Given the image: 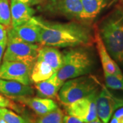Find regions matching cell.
Wrapping results in <instances>:
<instances>
[{
    "instance_id": "6da1fadb",
    "label": "cell",
    "mask_w": 123,
    "mask_h": 123,
    "mask_svg": "<svg viewBox=\"0 0 123 123\" xmlns=\"http://www.w3.org/2000/svg\"><path fill=\"white\" fill-rule=\"evenodd\" d=\"M40 28L39 44L55 48L75 47L92 44L90 30L75 23H49L34 17Z\"/></svg>"
},
{
    "instance_id": "7a4b0ae2",
    "label": "cell",
    "mask_w": 123,
    "mask_h": 123,
    "mask_svg": "<svg viewBox=\"0 0 123 123\" xmlns=\"http://www.w3.org/2000/svg\"><path fill=\"white\" fill-rule=\"evenodd\" d=\"M92 66V59L87 51L81 49H70L63 54L62 66L56 74L59 79L65 82L68 79L86 75Z\"/></svg>"
},
{
    "instance_id": "3957f363",
    "label": "cell",
    "mask_w": 123,
    "mask_h": 123,
    "mask_svg": "<svg viewBox=\"0 0 123 123\" xmlns=\"http://www.w3.org/2000/svg\"><path fill=\"white\" fill-rule=\"evenodd\" d=\"M100 35L107 50L118 62L123 50V12H118L107 18L100 29Z\"/></svg>"
},
{
    "instance_id": "277c9868",
    "label": "cell",
    "mask_w": 123,
    "mask_h": 123,
    "mask_svg": "<svg viewBox=\"0 0 123 123\" xmlns=\"http://www.w3.org/2000/svg\"><path fill=\"white\" fill-rule=\"evenodd\" d=\"M98 82L92 76H80L66 80L57 97L64 106L81 99L97 90Z\"/></svg>"
},
{
    "instance_id": "5b68a950",
    "label": "cell",
    "mask_w": 123,
    "mask_h": 123,
    "mask_svg": "<svg viewBox=\"0 0 123 123\" xmlns=\"http://www.w3.org/2000/svg\"><path fill=\"white\" fill-rule=\"evenodd\" d=\"M40 44L29 43L17 38L10 28L3 61L35 62Z\"/></svg>"
},
{
    "instance_id": "8992f818",
    "label": "cell",
    "mask_w": 123,
    "mask_h": 123,
    "mask_svg": "<svg viewBox=\"0 0 123 123\" xmlns=\"http://www.w3.org/2000/svg\"><path fill=\"white\" fill-rule=\"evenodd\" d=\"M97 94V90L88 96L65 106L66 112L84 123H89L98 119L96 105Z\"/></svg>"
},
{
    "instance_id": "52a82bcc",
    "label": "cell",
    "mask_w": 123,
    "mask_h": 123,
    "mask_svg": "<svg viewBox=\"0 0 123 123\" xmlns=\"http://www.w3.org/2000/svg\"><path fill=\"white\" fill-rule=\"evenodd\" d=\"M35 62L3 61L0 66V79L17 81L30 86L31 73Z\"/></svg>"
},
{
    "instance_id": "ba28073f",
    "label": "cell",
    "mask_w": 123,
    "mask_h": 123,
    "mask_svg": "<svg viewBox=\"0 0 123 123\" xmlns=\"http://www.w3.org/2000/svg\"><path fill=\"white\" fill-rule=\"evenodd\" d=\"M96 105L98 118L103 123H109L115 111L123 107V98L116 97L106 86H102L97 94Z\"/></svg>"
},
{
    "instance_id": "9c48e42d",
    "label": "cell",
    "mask_w": 123,
    "mask_h": 123,
    "mask_svg": "<svg viewBox=\"0 0 123 123\" xmlns=\"http://www.w3.org/2000/svg\"><path fill=\"white\" fill-rule=\"evenodd\" d=\"M44 7L50 13L82 20L83 8L80 0H45Z\"/></svg>"
},
{
    "instance_id": "30bf717a",
    "label": "cell",
    "mask_w": 123,
    "mask_h": 123,
    "mask_svg": "<svg viewBox=\"0 0 123 123\" xmlns=\"http://www.w3.org/2000/svg\"><path fill=\"white\" fill-rule=\"evenodd\" d=\"M10 99L17 101L22 105L27 106L39 116L49 114L58 107L57 103L52 98H48L23 96L13 97Z\"/></svg>"
},
{
    "instance_id": "8fae6325",
    "label": "cell",
    "mask_w": 123,
    "mask_h": 123,
    "mask_svg": "<svg viewBox=\"0 0 123 123\" xmlns=\"http://www.w3.org/2000/svg\"><path fill=\"white\" fill-rule=\"evenodd\" d=\"M94 40L96 43L97 51L100 57L103 72L117 76H123L122 70H120L117 63L113 59V57L110 55L108 51L107 50L103 42V40L101 38L99 31H97L95 32Z\"/></svg>"
},
{
    "instance_id": "7c38bea8",
    "label": "cell",
    "mask_w": 123,
    "mask_h": 123,
    "mask_svg": "<svg viewBox=\"0 0 123 123\" xmlns=\"http://www.w3.org/2000/svg\"><path fill=\"white\" fill-rule=\"evenodd\" d=\"M10 29L14 34L23 41L29 43H39L40 28L34 17L27 22Z\"/></svg>"
},
{
    "instance_id": "4fadbf2b",
    "label": "cell",
    "mask_w": 123,
    "mask_h": 123,
    "mask_svg": "<svg viewBox=\"0 0 123 123\" xmlns=\"http://www.w3.org/2000/svg\"><path fill=\"white\" fill-rule=\"evenodd\" d=\"M12 27L27 22L34 17L36 10L31 6L18 0H10Z\"/></svg>"
},
{
    "instance_id": "5bb4252c",
    "label": "cell",
    "mask_w": 123,
    "mask_h": 123,
    "mask_svg": "<svg viewBox=\"0 0 123 123\" xmlns=\"http://www.w3.org/2000/svg\"><path fill=\"white\" fill-rule=\"evenodd\" d=\"M34 90L30 86L25 85L17 81L0 79V94L8 97L32 96Z\"/></svg>"
},
{
    "instance_id": "9a60e30c",
    "label": "cell",
    "mask_w": 123,
    "mask_h": 123,
    "mask_svg": "<svg viewBox=\"0 0 123 123\" xmlns=\"http://www.w3.org/2000/svg\"><path fill=\"white\" fill-rule=\"evenodd\" d=\"M64 81L57 77L56 73L47 79L36 83L35 88L38 96L43 98H55L64 84Z\"/></svg>"
},
{
    "instance_id": "2e32d148",
    "label": "cell",
    "mask_w": 123,
    "mask_h": 123,
    "mask_svg": "<svg viewBox=\"0 0 123 123\" xmlns=\"http://www.w3.org/2000/svg\"><path fill=\"white\" fill-rule=\"evenodd\" d=\"M36 60L47 63L57 72L63 62V54L55 47L43 46L40 48Z\"/></svg>"
},
{
    "instance_id": "e0dca14e",
    "label": "cell",
    "mask_w": 123,
    "mask_h": 123,
    "mask_svg": "<svg viewBox=\"0 0 123 123\" xmlns=\"http://www.w3.org/2000/svg\"><path fill=\"white\" fill-rule=\"evenodd\" d=\"M83 14L82 20L90 21L97 17L107 4V0H80Z\"/></svg>"
},
{
    "instance_id": "ac0fdd59",
    "label": "cell",
    "mask_w": 123,
    "mask_h": 123,
    "mask_svg": "<svg viewBox=\"0 0 123 123\" xmlns=\"http://www.w3.org/2000/svg\"><path fill=\"white\" fill-rule=\"evenodd\" d=\"M57 73L49 64L36 60L31 73V81L34 84L38 83L51 77Z\"/></svg>"
},
{
    "instance_id": "d6986e66",
    "label": "cell",
    "mask_w": 123,
    "mask_h": 123,
    "mask_svg": "<svg viewBox=\"0 0 123 123\" xmlns=\"http://www.w3.org/2000/svg\"><path fill=\"white\" fill-rule=\"evenodd\" d=\"M0 23L9 29L12 27L10 5L8 0H0Z\"/></svg>"
},
{
    "instance_id": "ffe728a7",
    "label": "cell",
    "mask_w": 123,
    "mask_h": 123,
    "mask_svg": "<svg viewBox=\"0 0 123 123\" xmlns=\"http://www.w3.org/2000/svg\"><path fill=\"white\" fill-rule=\"evenodd\" d=\"M64 116L63 111L57 107L53 111L40 116L36 123H62Z\"/></svg>"
},
{
    "instance_id": "44dd1931",
    "label": "cell",
    "mask_w": 123,
    "mask_h": 123,
    "mask_svg": "<svg viewBox=\"0 0 123 123\" xmlns=\"http://www.w3.org/2000/svg\"><path fill=\"white\" fill-rule=\"evenodd\" d=\"M0 116L7 123H27L28 119L23 118L8 108L0 107Z\"/></svg>"
},
{
    "instance_id": "7402d4cb",
    "label": "cell",
    "mask_w": 123,
    "mask_h": 123,
    "mask_svg": "<svg viewBox=\"0 0 123 123\" xmlns=\"http://www.w3.org/2000/svg\"><path fill=\"white\" fill-rule=\"evenodd\" d=\"M106 87L112 90H123V76L111 75L103 72Z\"/></svg>"
},
{
    "instance_id": "603a6c76",
    "label": "cell",
    "mask_w": 123,
    "mask_h": 123,
    "mask_svg": "<svg viewBox=\"0 0 123 123\" xmlns=\"http://www.w3.org/2000/svg\"><path fill=\"white\" fill-rule=\"evenodd\" d=\"M0 107L8 108L15 111L17 113L21 112V109L19 105H18L16 103H14L13 100L9 98L8 97H4V95L1 94H0Z\"/></svg>"
},
{
    "instance_id": "cb8c5ba5",
    "label": "cell",
    "mask_w": 123,
    "mask_h": 123,
    "mask_svg": "<svg viewBox=\"0 0 123 123\" xmlns=\"http://www.w3.org/2000/svg\"><path fill=\"white\" fill-rule=\"evenodd\" d=\"M110 120V123H123V107L116 110Z\"/></svg>"
},
{
    "instance_id": "d4e9b609",
    "label": "cell",
    "mask_w": 123,
    "mask_h": 123,
    "mask_svg": "<svg viewBox=\"0 0 123 123\" xmlns=\"http://www.w3.org/2000/svg\"><path fill=\"white\" fill-rule=\"evenodd\" d=\"M84 123L79 119L75 118L74 116H72L70 115H67L64 116L63 123Z\"/></svg>"
},
{
    "instance_id": "484cf974",
    "label": "cell",
    "mask_w": 123,
    "mask_h": 123,
    "mask_svg": "<svg viewBox=\"0 0 123 123\" xmlns=\"http://www.w3.org/2000/svg\"><path fill=\"white\" fill-rule=\"evenodd\" d=\"M7 27L0 23V43L7 40Z\"/></svg>"
},
{
    "instance_id": "4316f807",
    "label": "cell",
    "mask_w": 123,
    "mask_h": 123,
    "mask_svg": "<svg viewBox=\"0 0 123 123\" xmlns=\"http://www.w3.org/2000/svg\"><path fill=\"white\" fill-rule=\"evenodd\" d=\"M6 44H7V40L0 43V66L1 64V61L3 60L4 54L6 48Z\"/></svg>"
},
{
    "instance_id": "83f0119b",
    "label": "cell",
    "mask_w": 123,
    "mask_h": 123,
    "mask_svg": "<svg viewBox=\"0 0 123 123\" xmlns=\"http://www.w3.org/2000/svg\"><path fill=\"white\" fill-rule=\"evenodd\" d=\"M18 1H21L23 3H25L30 6H33L39 5L43 3L44 0H18Z\"/></svg>"
},
{
    "instance_id": "f1b7e54d",
    "label": "cell",
    "mask_w": 123,
    "mask_h": 123,
    "mask_svg": "<svg viewBox=\"0 0 123 123\" xmlns=\"http://www.w3.org/2000/svg\"><path fill=\"white\" fill-rule=\"evenodd\" d=\"M118 62H120V63H123V52L121 53V55H120V58H119Z\"/></svg>"
},
{
    "instance_id": "f546056e",
    "label": "cell",
    "mask_w": 123,
    "mask_h": 123,
    "mask_svg": "<svg viewBox=\"0 0 123 123\" xmlns=\"http://www.w3.org/2000/svg\"><path fill=\"white\" fill-rule=\"evenodd\" d=\"M103 123L102 121H101V120L99 118L97 119V120H94V121H92V122H90V123Z\"/></svg>"
},
{
    "instance_id": "4dcf8cb0",
    "label": "cell",
    "mask_w": 123,
    "mask_h": 123,
    "mask_svg": "<svg viewBox=\"0 0 123 123\" xmlns=\"http://www.w3.org/2000/svg\"><path fill=\"white\" fill-rule=\"evenodd\" d=\"M0 123H7L4 120V119L1 116H0Z\"/></svg>"
},
{
    "instance_id": "1f68e13d",
    "label": "cell",
    "mask_w": 123,
    "mask_h": 123,
    "mask_svg": "<svg viewBox=\"0 0 123 123\" xmlns=\"http://www.w3.org/2000/svg\"><path fill=\"white\" fill-rule=\"evenodd\" d=\"M27 123H30V120H29V121H28V122H27Z\"/></svg>"
},
{
    "instance_id": "d6a6232c",
    "label": "cell",
    "mask_w": 123,
    "mask_h": 123,
    "mask_svg": "<svg viewBox=\"0 0 123 123\" xmlns=\"http://www.w3.org/2000/svg\"><path fill=\"white\" fill-rule=\"evenodd\" d=\"M122 1V2H123V0H121Z\"/></svg>"
}]
</instances>
